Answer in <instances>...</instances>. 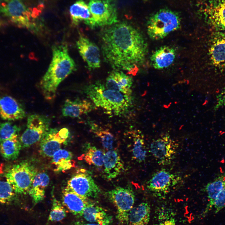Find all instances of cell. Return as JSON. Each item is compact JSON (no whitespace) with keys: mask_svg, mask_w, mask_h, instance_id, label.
<instances>
[{"mask_svg":"<svg viewBox=\"0 0 225 225\" xmlns=\"http://www.w3.org/2000/svg\"><path fill=\"white\" fill-rule=\"evenodd\" d=\"M99 36L105 62L114 70L136 75L144 63L148 51L147 43L140 31L122 22L103 29Z\"/></svg>","mask_w":225,"mask_h":225,"instance_id":"cell-1","label":"cell"},{"mask_svg":"<svg viewBox=\"0 0 225 225\" xmlns=\"http://www.w3.org/2000/svg\"><path fill=\"white\" fill-rule=\"evenodd\" d=\"M52 58L48 68L40 82L45 98L52 100L56 96L60 83L76 70L75 63L69 55L66 44L62 43L52 48Z\"/></svg>","mask_w":225,"mask_h":225,"instance_id":"cell-2","label":"cell"},{"mask_svg":"<svg viewBox=\"0 0 225 225\" xmlns=\"http://www.w3.org/2000/svg\"><path fill=\"white\" fill-rule=\"evenodd\" d=\"M84 91L96 106L115 115L127 112L132 105L131 96L108 89L98 81L85 86Z\"/></svg>","mask_w":225,"mask_h":225,"instance_id":"cell-3","label":"cell"},{"mask_svg":"<svg viewBox=\"0 0 225 225\" xmlns=\"http://www.w3.org/2000/svg\"><path fill=\"white\" fill-rule=\"evenodd\" d=\"M181 20L177 12L168 9H162L148 18L147 31L153 40L162 39L180 27Z\"/></svg>","mask_w":225,"mask_h":225,"instance_id":"cell-4","label":"cell"},{"mask_svg":"<svg viewBox=\"0 0 225 225\" xmlns=\"http://www.w3.org/2000/svg\"><path fill=\"white\" fill-rule=\"evenodd\" d=\"M37 171L30 163L24 161L13 165L5 177L16 193H28Z\"/></svg>","mask_w":225,"mask_h":225,"instance_id":"cell-5","label":"cell"},{"mask_svg":"<svg viewBox=\"0 0 225 225\" xmlns=\"http://www.w3.org/2000/svg\"><path fill=\"white\" fill-rule=\"evenodd\" d=\"M0 12L17 27L36 31L32 14L22 0H6L0 7Z\"/></svg>","mask_w":225,"mask_h":225,"instance_id":"cell-6","label":"cell"},{"mask_svg":"<svg viewBox=\"0 0 225 225\" xmlns=\"http://www.w3.org/2000/svg\"><path fill=\"white\" fill-rule=\"evenodd\" d=\"M51 119L48 117L38 114L29 116L27 127L19 138L22 147L27 148L40 141L49 129Z\"/></svg>","mask_w":225,"mask_h":225,"instance_id":"cell-7","label":"cell"},{"mask_svg":"<svg viewBox=\"0 0 225 225\" xmlns=\"http://www.w3.org/2000/svg\"><path fill=\"white\" fill-rule=\"evenodd\" d=\"M88 5L96 28L108 26L118 22L114 0H90Z\"/></svg>","mask_w":225,"mask_h":225,"instance_id":"cell-8","label":"cell"},{"mask_svg":"<svg viewBox=\"0 0 225 225\" xmlns=\"http://www.w3.org/2000/svg\"><path fill=\"white\" fill-rule=\"evenodd\" d=\"M106 195L116 208L118 221L126 224L129 212L134 203L135 197L133 191L128 188L118 187L107 192Z\"/></svg>","mask_w":225,"mask_h":225,"instance_id":"cell-9","label":"cell"},{"mask_svg":"<svg viewBox=\"0 0 225 225\" xmlns=\"http://www.w3.org/2000/svg\"><path fill=\"white\" fill-rule=\"evenodd\" d=\"M67 187L87 198H97L101 193L100 188L91 176L83 169L78 171L70 178Z\"/></svg>","mask_w":225,"mask_h":225,"instance_id":"cell-10","label":"cell"},{"mask_svg":"<svg viewBox=\"0 0 225 225\" xmlns=\"http://www.w3.org/2000/svg\"><path fill=\"white\" fill-rule=\"evenodd\" d=\"M202 11L208 24L225 34V0H207Z\"/></svg>","mask_w":225,"mask_h":225,"instance_id":"cell-11","label":"cell"},{"mask_svg":"<svg viewBox=\"0 0 225 225\" xmlns=\"http://www.w3.org/2000/svg\"><path fill=\"white\" fill-rule=\"evenodd\" d=\"M69 135L68 128H51L40 140V152L44 157H52L67 140Z\"/></svg>","mask_w":225,"mask_h":225,"instance_id":"cell-12","label":"cell"},{"mask_svg":"<svg viewBox=\"0 0 225 225\" xmlns=\"http://www.w3.org/2000/svg\"><path fill=\"white\" fill-rule=\"evenodd\" d=\"M177 145L169 136L165 135L153 140L150 152L160 165L170 164L175 157Z\"/></svg>","mask_w":225,"mask_h":225,"instance_id":"cell-13","label":"cell"},{"mask_svg":"<svg viewBox=\"0 0 225 225\" xmlns=\"http://www.w3.org/2000/svg\"><path fill=\"white\" fill-rule=\"evenodd\" d=\"M180 179L178 176L162 169L152 175L147 182V187L153 192L165 194L177 184Z\"/></svg>","mask_w":225,"mask_h":225,"instance_id":"cell-14","label":"cell"},{"mask_svg":"<svg viewBox=\"0 0 225 225\" xmlns=\"http://www.w3.org/2000/svg\"><path fill=\"white\" fill-rule=\"evenodd\" d=\"M78 52L88 68L95 69L100 66V50L99 47L88 38L80 35L76 42Z\"/></svg>","mask_w":225,"mask_h":225,"instance_id":"cell-15","label":"cell"},{"mask_svg":"<svg viewBox=\"0 0 225 225\" xmlns=\"http://www.w3.org/2000/svg\"><path fill=\"white\" fill-rule=\"evenodd\" d=\"M26 114L22 105L8 95L0 97V117L3 119L15 121L23 119Z\"/></svg>","mask_w":225,"mask_h":225,"instance_id":"cell-16","label":"cell"},{"mask_svg":"<svg viewBox=\"0 0 225 225\" xmlns=\"http://www.w3.org/2000/svg\"><path fill=\"white\" fill-rule=\"evenodd\" d=\"M132 83V79L131 76L122 71L114 70L107 78L105 87L108 89L131 96Z\"/></svg>","mask_w":225,"mask_h":225,"instance_id":"cell-17","label":"cell"},{"mask_svg":"<svg viewBox=\"0 0 225 225\" xmlns=\"http://www.w3.org/2000/svg\"><path fill=\"white\" fill-rule=\"evenodd\" d=\"M62 202L69 211L75 215H82L84 209L90 202L88 198L80 195L66 187L62 191Z\"/></svg>","mask_w":225,"mask_h":225,"instance_id":"cell-18","label":"cell"},{"mask_svg":"<svg viewBox=\"0 0 225 225\" xmlns=\"http://www.w3.org/2000/svg\"><path fill=\"white\" fill-rule=\"evenodd\" d=\"M209 52L212 64L219 69H225V34L217 32L212 39Z\"/></svg>","mask_w":225,"mask_h":225,"instance_id":"cell-19","label":"cell"},{"mask_svg":"<svg viewBox=\"0 0 225 225\" xmlns=\"http://www.w3.org/2000/svg\"><path fill=\"white\" fill-rule=\"evenodd\" d=\"M70 13L73 24L77 25L82 22L92 29L96 28L88 5L82 0L76 1L70 8Z\"/></svg>","mask_w":225,"mask_h":225,"instance_id":"cell-20","label":"cell"},{"mask_svg":"<svg viewBox=\"0 0 225 225\" xmlns=\"http://www.w3.org/2000/svg\"><path fill=\"white\" fill-rule=\"evenodd\" d=\"M176 56L175 49L168 46H161L154 51L150 57L153 67L156 69H162L171 66Z\"/></svg>","mask_w":225,"mask_h":225,"instance_id":"cell-21","label":"cell"},{"mask_svg":"<svg viewBox=\"0 0 225 225\" xmlns=\"http://www.w3.org/2000/svg\"><path fill=\"white\" fill-rule=\"evenodd\" d=\"M103 165L105 177L108 180L116 178L124 169L119 155L113 150H108L104 154Z\"/></svg>","mask_w":225,"mask_h":225,"instance_id":"cell-22","label":"cell"},{"mask_svg":"<svg viewBox=\"0 0 225 225\" xmlns=\"http://www.w3.org/2000/svg\"><path fill=\"white\" fill-rule=\"evenodd\" d=\"M93 108L92 104L88 100L67 99L62 106V111L64 117L79 118L90 112Z\"/></svg>","mask_w":225,"mask_h":225,"instance_id":"cell-23","label":"cell"},{"mask_svg":"<svg viewBox=\"0 0 225 225\" xmlns=\"http://www.w3.org/2000/svg\"><path fill=\"white\" fill-rule=\"evenodd\" d=\"M82 216L88 221L100 225H108L111 221L104 209L91 202L84 209Z\"/></svg>","mask_w":225,"mask_h":225,"instance_id":"cell-24","label":"cell"},{"mask_svg":"<svg viewBox=\"0 0 225 225\" xmlns=\"http://www.w3.org/2000/svg\"><path fill=\"white\" fill-rule=\"evenodd\" d=\"M49 177L45 172H39L35 175L28 192L34 204L44 199L45 190L49 184Z\"/></svg>","mask_w":225,"mask_h":225,"instance_id":"cell-25","label":"cell"},{"mask_svg":"<svg viewBox=\"0 0 225 225\" xmlns=\"http://www.w3.org/2000/svg\"><path fill=\"white\" fill-rule=\"evenodd\" d=\"M150 212L148 204L142 202L131 210L126 224L127 225H148Z\"/></svg>","mask_w":225,"mask_h":225,"instance_id":"cell-26","label":"cell"},{"mask_svg":"<svg viewBox=\"0 0 225 225\" xmlns=\"http://www.w3.org/2000/svg\"><path fill=\"white\" fill-rule=\"evenodd\" d=\"M18 136L0 141V153L5 159L13 160L18 157L22 146Z\"/></svg>","mask_w":225,"mask_h":225,"instance_id":"cell-27","label":"cell"},{"mask_svg":"<svg viewBox=\"0 0 225 225\" xmlns=\"http://www.w3.org/2000/svg\"><path fill=\"white\" fill-rule=\"evenodd\" d=\"M52 157V164L55 171L64 172L75 167L72 153L69 151L60 149Z\"/></svg>","mask_w":225,"mask_h":225,"instance_id":"cell-28","label":"cell"},{"mask_svg":"<svg viewBox=\"0 0 225 225\" xmlns=\"http://www.w3.org/2000/svg\"><path fill=\"white\" fill-rule=\"evenodd\" d=\"M225 187V174L219 176L206 185L205 190L207 193L209 203L203 215H205L211 210L217 196Z\"/></svg>","mask_w":225,"mask_h":225,"instance_id":"cell-29","label":"cell"},{"mask_svg":"<svg viewBox=\"0 0 225 225\" xmlns=\"http://www.w3.org/2000/svg\"><path fill=\"white\" fill-rule=\"evenodd\" d=\"M87 149L81 157L89 165L102 167L103 164L104 153L95 146L88 145Z\"/></svg>","mask_w":225,"mask_h":225,"instance_id":"cell-30","label":"cell"},{"mask_svg":"<svg viewBox=\"0 0 225 225\" xmlns=\"http://www.w3.org/2000/svg\"><path fill=\"white\" fill-rule=\"evenodd\" d=\"M133 135V158L137 162L140 163L145 160L147 156L145 143L142 135L137 133H134Z\"/></svg>","mask_w":225,"mask_h":225,"instance_id":"cell-31","label":"cell"},{"mask_svg":"<svg viewBox=\"0 0 225 225\" xmlns=\"http://www.w3.org/2000/svg\"><path fill=\"white\" fill-rule=\"evenodd\" d=\"M93 132L98 137L103 147L108 150L114 148L115 139L113 134L108 130L98 127L95 124L92 126Z\"/></svg>","mask_w":225,"mask_h":225,"instance_id":"cell-32","label":"cell"},{"mask_svg":"<svg viewBox=\"0 0 225 225\" xmlns=\"http://www.w3.org/2000/svg\"><path fill=\"white\" fill-rule=\"evenodd\" d=\"M15 194L6 178L4 179L0 178V203L8 204L12 202L14 199Z\"/></svg>","mask_w":225,"mask_h":225,"instance_id":"cell-33","label":"cell"},{"mask_svg":"<svg viewBox=\"0 0 225 225\" xmlns=\"http://www.w3.org/2000/svg\"><path fill=\"white\" fill-rule=\"evenodd\" d=\"M20 130L19 127L11 122H0V141L18 135Z\"/></svg>","mask_w":225,"mask_h":225,"instance_id":"cell-34","label":"cell"},{"mask_svg":"<svg viewBox=\"0 0 225 225\" xmlns=\"http://www.w3.org/2000/svg\"><path fill=\"white\" fill-rule=\"evenodd\" d=\"M52 207L49 215L48 220L58 222L63 219L66 216L64 207L55 198L53 199Z\"/></svg>","mask_w":225,"mask_h":225,"instance_id":"cell-35","label":"cell"},{"mask_svg":"<svg viewBox=\"0 0 225 225\" xmlns=\"http://www.w3.org/2000/svg\"><path fill=\"white\" fill-rule=\"evenodd\" d=\"M213 206L217 213L225 207V187L217 196L214 203Z\"/></svg>","mask_w":225,"mask_h":225,"instance_id":"cell-36","label":"cell"},{"mask_svg":"<svg viewBox=\"0 0 225 225\" xmlns=\"http://www.w3.org/2000/svg\"><path fill=\"white\" fill-rule=\"evenodd\" d=\"M216 98L217 102L214 108V110L225 106V88L217 95Z\"/></svg>","mask_w":225,"mask_h":225,"instance_id":"cell-37","label":"cell"},{"mask_svg":"<svg viewBox=\"0 0 225 225\" xmlns=\"http://www.w3.org/2000/svg\"><path fill=\"white\" fill-rule=\"evenodd\" d=\"M71 225H100L98 224L94 223H84L80 222H76Z\"/></svg>","mask_w":225,"mask_h":225,"instance_id":"cell-38","label":"cell"},{"mask_svg":"<svg viewBox=\"0 0 225 225\" xmlns=\"http://www.w3.org/2000/svg\"><path fill=\"white\" fill-rule=\"evenodd\" d=\"M161 225H175V223L174 220L172 219L166 221Z\"/></svg>","mask_w":225,"mask_h":225,"instance_id":"cell-39","label":"cell"},{"mask_svg":"<svg viewBox=\"0 0 225 225\" xmlns=\"http://www.w3.org/2000/svg\"><path fill=\"white\" fill-rule=\"evenodd\" d=\"M2 22L0 19V27L2 25Z\"/></svg>","mask_w":225,"mask_h":225,"instance_id":"cell-40","label":"cell"},{"mask_svg":"<svg viewBox=\"0 0 225 225\" xmlns=\"http://www.w3.org/2000/svg\"><path fill=\"white\" fill-rule=\"evenodd\" d=\"M142 0L146 2V1H147L148 0Z\"/></svg>","mask_w":225,"mask_h":225,"instance_id":"cell-41","label":"cell"}]
</instances>
